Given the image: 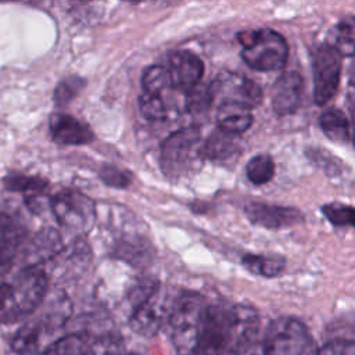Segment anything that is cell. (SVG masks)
Here are the masks:
<instances>
[{
    "label": "cell",
    "mask_w": 355,
    "mask_h": 355,
    "mask_svg": "<svg viewBox=\"0 0 355 355\" xmlns=\"http://www.w3.org/2000/svg\"><path fill=\"white\" fill-rule=\"evenodd\" d=\"M259 327L258 313L247 305H207L196 355H245Z\"/></svg>",
    "instance_id": "cell-1"
},
{
    "label": "cell",
    "mask_w": 355,
    "mask_h": 355,
    "mask_svg": "<svg viewBox=\"0 0 355 355\" xmlns=\"http://www.w3.org/2000/svg\"><path fill=\"white\" fill-rule=\"evenodd\" d=\"M47 275L36 263L22 268L11 282L0 284V322L12 323L32 313L47 293Z\"/></svg>",
    "instance_id": "cell-2"
},
{
    "label": "cell",
    "mask_w": 355,
    "mask_h": 355,
    "mask_svg": "<svg viewBox=\"0 0 355 355\" xmlns=\"http://www.w3.org/2000/svg\"><path fill=\"white\" fill-rule=\"evenodd\" d=\"M205 308L204 298L197 293L184 291L176 295L168 323L176 355H196Z\"/></svg>",
    "instance_id": "cell-3"
},
{
    "label": "cell",
    "mask_w": 355,
    "mask_h": 355,
    "mask_svg": "<svg viewBox=\"0 0 355 355\" xmlns=\"http://www.w3.org/2000/svg\"><path fill=\"white\" fill-rule=\"evenodd\" d=\"M243 46V61L252 69L261 72L277 71L284 67L288 57L286 39L276 31L262 28L239 33Z\"/></svg>",
    "instance_id": "cell-4"
},
{
    "label": "cell",
    "mask_w": 355,
    "mask_h": 355,
    "mask_svg": "<svg viewBox=\"0 0 355 355\" xmlns=\"http://www.w3.org/2000/svg\"><path fill=\"white\" fill-rule=\"evenodd\" d=\"M263 355H316L318 348L306 326L291 316L270 322L263 337Z\"/></svg>",
    "instance_id": "cell-5"
},
{
    "label": "cell",
    "mask_w": 355,
    "mask_h": 355,
    "mask_svg": "<svg viewBox=\"0 0 355 355\" xmlns=\"http://www.w3.org/2000/svg\"><path fill=\"white\" fill-rule=\"evenodd\" d=\"M201 133L198 126H186L171 136L161 144V166L169 178L184 175L196 164L201 154Z\"/></svg>",
    "instance_id": "cell-6"
},
{
    "label": "cell",
    "mask_w": 355,
    "mask_h": 355,
    "mask_svg": "<svg viewBox=\"0 0 355 355\" xmlns=\"http://www.w3.org/2000/svg\"><path fill=\"white\" fill-rule=\"evenodd\" d=\"M173 297L166 288L157 286V288L139 305H136L130 316V327L137 334L151 337L157 334L166 323L172 313Z\"/></svg>",
    "instance_id": "cell-7"
},
{
    "label": "cell",
    "mask_w": 355,
    "mask_h": 355,
    "mask_svg": "<svg viewBox=\"0 0 355 355\" xmlns=\"http://www.w3.org/2000/svg\"><path fill=\"white\" fill-rule=\"evenodd\" d=\"M50 207L58 223L71 232H86L94 222V204L79 191H58L51 197Z\"/></svg>",
    "instance_id": "cell-8"
},
{
    "label": "cell",
    "mask_w": 355,
    "mask_h": 355,
    "mask_svg": "<svg viewBox=\"0 0 355 355\" xmlns=\"http://www.w3.org/2000/svg\"><path fill=\"white\" fill-rule=\"evenodd\" d=\"M313 100L326 104L337 92L341 76V55L327 43L319 46L312 55Z\"/></svg>",
    "instance_id": "cell-9"
},
{
    "label": "cell",
    "mask_w": 355,
    "mask_h": 355,
    "mask_svg": "<svg viewBox=\"0 0 355 355\" xmlns=\"http://www.w3.org/2000/svg\"><path fill=\"white\" fill-rule=\"evenodd\" d=\"M212 97H220V103L233 101L244 104L250 108L261 104L262 90L251 79L234 73L219 75L209 86Z\"/></svg>",
    "instance_id": "cell-10"
},
{
    "label": "cell",
    "mask_w": 355,
    "mask_h": 355,
    "mask_svg": "<svg viewBox=\"0 0 355 355\" xmlns=\"http://www.w3.org/2000/svg\"><path fill=\"white\" fill-rule=\"evenodd\" d=\"M118 343L108 337H90L87 334H69L50 344L43 355H115Z\"/></svg>",
    "instance_id": "cell-11"
},
{
    "label": "cell",
    "mask_w": 355,
    "mask_h": 355,
    "mask_svg": "<svg viewBox=\"0 0 355 355\" xmlns=\"http://www.w3.org/2000/svg\"><path fill=\"white\" fill-rule=\"evenodd\" d=\"M302 92L304 80L297 71H287L282 73L270 90L273 111L277 115L294 114L301 104Z\"/></svg>",
    "instance_id": "cell-12"
},
{
    "label": "cell",
    "mask_w": 355,
    "mask_h": 355,
    "mask_svg": "<svg viewBox=\"0 0 355 355\" xmlns=\"http://www.w3.org/2000/svg\"><path fill=\"white\" fill-rule=\"evenodd\" d=\"M247 218L258 226L266 229H284L302 223L301 211L290 207H282L265 202H251L245 207Z\"/></svg>",
    "instance_id": "cell-13"
},
{
    "label": "cell",
    "mask_w": 355,
    "mask_h": 355,
    "mask_svg": "<svg viewBox=\"0 0 355 355\" xmlns=\"http://www.w3.org/2000/svg\"><path fill=\"white\" fill-rule=\"evenodd\" d=\"M172 79V86L191 92L194 87L198 86L202 73H204V64L202 61L187 50H178L169 55V68H168Z\"/></svg>",
    "instance_id": "cell-14"
},
{
    "label": "cell",
    "mask_w": 355,
    "mask_h": 355,
    "mask_svg": "<svg viewBox=\"0 0 355 355\" xmlns=\"http://www.w3.org/2000/svg\"><path fill=\"white\" fill-rule=\"evenodd\" d=\"M50 132L60 144L79 146L93 140V132L86 123L62 112H57L50 118Z\"/></svg>",
    "instance_id": "cell-15"
},
{
    "label": "cell",
    "mask_w": 355,
    "mask_h": 355,
    "mask_svg": "<svg viewBox=\"0 0 355 355\" xmlns=\"http://www.w3.org/2000/svg\"><path fill=\"white\" fill-rule=\"evenodd\" d=\"M218 129L239 136L252 125L251 108L233 101H223L216 111Z\"/></svg>",
    "instance_id": "cell-16"
},
{
    "label": "cell",
    "mask_w": 355,
    "mask_h": 355,
    "mask_svg": "<svg viewBox=\"0 0 355 355\" xmlns=\"http://www.w3.org/2000/svg\"><path fill=\"white\" fill-rule=\"evenodd\" d=\"M201 154L208 159L226 162L240 154V141L236 135L218 129L201 146Z\"/></svg>",
    "instance_id": "cell-17"
},
{
    "label": "cell",
    "mask_w": 355,
    "mask_h": 355,
    "mask_svg": "<svg viewBox=\"0 0 355 355\" xmlns=\"http://www.w3.org/2000/svg\"><path fill=\"white\" fill-rule=\"evenodd\" d=\"M22 226L10 215L0 214V265L8 263L24 240Z\"/></svg>",
    "instance_id": "cell-18"
},
{
    "label": "cell",
    "mask_w": 355,
    "mask_h": 355,
    "mask_svg": "<svg viewBox=\"0 0 355 355\" xmlns=\"http://www.w3.org/2000/svg\"><path fill=\"white\" fill-rule=\"evenodd\" d=\"M327 44L341 57L355 55V17L338 21L327 36Z\"/></svg>",
    "instance_id": "cell-19"
},
{
    "label": "cell",
    "mask_w": 355,
    "mask_h": 355,
    "mask_svg": "<svg viewBox=\"0 0 355 355\" xmlns=\"http://www.w3.org/2000/svg\"><path fill=\"white\" fill-rule=\"evenodd\" d=\"M320 128L326 137L336 143H348L351 139V126L345 114L340 108H329L319 118Z\"/></svg>",
    "instance_id": "cell-20"
},
{
    "label": "cell",
    "mask_w": 355,
    "mask_h": 355,
    "mask_svg": "<svg viewBox=\"0 0 355 355\" xmlns=\"http://www.w3.org/2000/svg\"><path fill=\"white\" fill-rule=\"evenodd\" d=\"M62 248V239L57 230L51 227L42 229L31 241L29 254L36 261H46L57 255Z\"/></svg>",
    "instance_id": "cell-21"
},
{
    "label": "cell",
    "mask_w": 355,
    "mask_h": 355,
    "mask_svg": "<svg viewBox=\"0 0 355 355\" xmlns=\"http://www.w3.org/2000/svg\"><path fill=\"white\" fill-rule=\"evenodd\" d=\"M243 265L251 273H255L263 277H275L283 272L286 266V261L280 255L247 254L243 257Z\"/></svg>",
    "instance_id": "cell-22"
},
{
    "label": "cell",
    "mask_w": 355,
    "mask_h": 355,
    "mask_svg": "<svg viewBox=\"0 0 355 355\" xmlns=\"http://www.w3.org/2000/svg\"><path fill=\"white\" fill-rule=\"evenodd\" d=\"M245 175L254 184H265L275 175V162L266 154L255 155L247 162Z\"/></svg>",
    "instance_id": "cell-23"
},
{
    "label": "cell",
    "mask_w": 355,
    "mask_h": 355,
    "mask_svg": "<svg viewBox=\"0 0 355 355\" xmlns=\"http://www.w3.org/2000/svg\"><path fill=\"white\" fill-rule=\"evenodd\" d=\"M141 83H143V89L146 93L161 94V92H164L172 86V79H171V73H169L168 68L159 67V65H153V67H148L143 72Z\"/></svg>",
    "instance_id": "cell-24"
},
{
    "label": "cell",
    "mask_w": 355,
    "mask_h": 355,
    "mask_svg": "<svg viewBox=\"0 0 355 355\" xmlns=\"http://www.w3.org/2000/svg\"><path fill=\"white\" fill-rule=\"evenodd\" d=\"M139 105L141 114L151 121H162L168 115V108L164 103V98L161 94H153V93H146L139 98Z\"/></svg>",
    "instance_id": "cell-25"
},
{
    "label": "cell",
    "mask_w": 355,
    "mask_h": 355,
    "mask_svg": "<svg viewBox=\"0 0 355 355\" xmlns=\"http://www.w3.org/2000/svg\"><path fill=\"white\" fill-rule=\"evenodd\" d=\"M322 212L334 226L355 227V207L344 204H326L322 207Z\"/></svg>",
    "instance_id": "cell-26"
},
{
    "label": "cell",
    "mask_w": 355,
    "mask_h": 355,
    "mask_svg": "<svg viewBox=\"0 0 355 355\" xmlns=\"http://www.w3.org/2000/svg\"><path fill=\"white\" fill-rule=\"evenodd\" d=\"M85 86V80L79 76H68L58 83L54 92V100L58 107L67 105Z\"/></svg>",
    "instance_id": "cell-27"
},
{
    "label": "cell",
    "mask_w": 355,
    "mask_h": 355,
    "mask_svg": "<svg viewBox=\"0 0 355 355\" xmlns=\"http://www.w3.org/2000/svg\"><path fill=\"white\" fill-rule=\"evenodd\" d=\"M4 186L8 190H21V191H35L43 193L46 187V182L40 178H29V176H7L4 179Z\"/></svg>",
    "instance_id": "cell-28"
},
{
    "label": "cell",
    "mask_w": 355,
    "mask_h": 355,
    "mask_svg": "<svg viewBox=\"0 0 355 355\" xmlns=\"http://www.w3.org/2000/svg\"><path fill=\"white\" fill-rule=\"evenodd\" d=\"M214 97L211 93L209 86L208 87H194L189 97H187V110L191 114H200L207 111V108L209 107V104L212 103Z\"/></svg>",
    "instance_id": "cell-29"
},
{
    "label": "cell",
    "mask_w": 355,
    "mask_h": 355,
    "mask_svg": "<svg viewBox=\"0 0 355 355\" xmlns=\"http://www.w3.org/2000/svg\"><path fill=\"white\" fill-rule=\"evenodd\" d=\"M316 355H355V341L352 340H333L318 349Z\"/></svg>",
    "instance_id": "cell-30"
},
{
    "label": "cell",
    "mask_w": 355,
    "mask_h": 355,
    "mask_svg": "<svg viewBox=\"0 0 355 355\" xmlns=\"http://www.w3.org/2000/svg\"><path fill=\"white\" fill-rule=\"evenodd\" d=\"M100 176L104 183L114 187H126L130 183V175L128 172H123L111 165L103 166Z\"/></svg>",
    "instance_id": "cell-31"
},
{
    "label": "cell",
    "mask_w": 355,
    "mask_h": 355,
    "mask_svg": "<svg viewBox=\"0 0 355 355\" xmlns=\"http://www.w3.org/2000/svg\"><path fill=\"white\" fill-rule=\"evenodd\" d=\"M348 79H349V86H351L352 90L355 92V61L352 62V65H351V68H349Z\"/></svg>",
    "instance_id": "cell-32"
}]
</instances>
